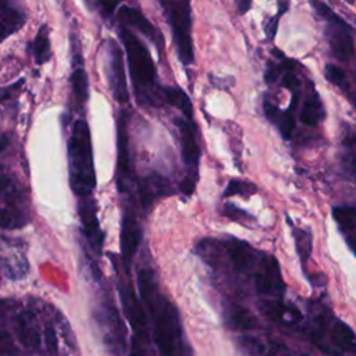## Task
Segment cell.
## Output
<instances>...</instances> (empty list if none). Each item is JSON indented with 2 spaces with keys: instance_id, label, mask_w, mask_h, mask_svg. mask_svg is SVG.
<instances>
[{
  "instance_id": "obj_34",
  "label": "cell",
  "mask_w": 356,
  "mask_h": 356,
  "mask_svg": "<svg viewBox=\"0 0 356 356\" xmlns=\"http://www.w3.org/2000/svg\"><path fill=\"white\" fill-rule=\"evenodd\" d=\"M278 19H280V14L271 17V18L267 21V24H266V26H264V31H266V36H267L268 39H274L275 32H277V28H278Z\"/></svg>"
},
{
  "instance_id": "obj_38",
  "label": "cell",
  "mask_w": 356,
  "mask_h": 356,
  "mask_svg": "<svg viewBox=\"0 0 356 356\" xmlns=\"http://www.w3.org/2000/svg\"><path fill=\"white\" fill-rule=\"evenodd\" d=\"M128 356H146V353L143 352V349H142L140 346H138L136 343H134V346H132V349H131V352H129Z\"/></svg>"
},
{
  "instance_id": "obj_14",
  "label": "cell",
  "mask_w": 356,
  "mask_h": 356,
  "mask_svg": "<svg viewBox=\"0 0 356 356\" xmlns=\"http://www.w3.org/2000/svg\"><path fill=\"white\" fill-rule=\"evenodd\" d=\"M222 316H224V321L225 324L231 328V330H252L257 325V320L256 317L252 314V312L246 307H243L242 305L228 300L224 302V307H222Z\"/></svg>"
},
{
  "instance_id": "obj_13",
  "label": "cell",
  "mask_w": 356,
  "mask_h": 356,
  "mask_svg": "<svg viewBox=\"0 0 356 356\" xmlns=\"http://www.w3.org/2000/svg\"><path fill=\"white\" fill-rule=\"evenodd\" d=\"M225 250L227 254L232 263V267L238 273H246L250 270L253 263L256 261V253L254 249L250 248L249 243L231 238L225 242Z\"/></svg>"
},
{
  "instance_id": "obj_36",
  "label": "cell",
  "mask_w": 356,
  "mask_h": 356,
  "mask_svg": "<svg viewBox=\"0 0 356 356\" xmlns=\"http://www.w3.org/2000/svg\"><path fill=\"white\" fill-rule=\"evenodd\" d=\"M281 70H280V67L277 65V67H274V65H270L268 68H267V71H266V74H264V81L267 82V83H273V82H275L277 81V78H278V72H280Z\"/></svg>"
},
{
  "instance_id": "obj_18",
  "label": "cell",
  "mask_w": 356,
  "mask_h": 356,
  "mask_svg": "<svg viewBox=\"0 0 356 356\" xmlns=\"http://www.w3.org/2000/svg\"><path fill=\"white\" fill-rule=\"evenodd\" d=\"M121 299H122V306L127 313V317H128L131 325L134 327L135 332L139 334L140 338L146 337V318H145V313L140 307V303L134 296V293L128 289L121 291Z\"/></svg>"
},
{
  "instance_id": "obj_9",
  "label": "cell",
  "mask_w": 356,
  "mask_h": 356,
  "mask_svg": "<svg viewBox=\"0 0 356 356\" xmlns=\"http://www.w3.org/2000/svg\"><path fill=\"white\" fill-rule=\"evenodd\" d=\"M298 104V96L296 93L293 92L292 95V100H291V106L285 110V111H281L275 104H273L271 102L268 100H264L263 103V110H264V114L266 117L277 125V128L280 129L281 135L284 139H289L292 132H293V128H295V120H293V110Z\"/></svg>"
},
{
  "instance_id": "obj_1",
  "label": "cell",
  "mask_w": 356,
  "mask_h": 356,
  "mask_svg": "<svg viewBox=\"0 0 356 356\" xmlns=\"http://www.w3.org/2000/svg\"><path fill=\"white\" fill-rule=\"evenodd\" d=\"M120 38L128 57V68L136 100L142 104L156 106L163 90L156 82V67L146 46L127 28H120Z\"/></svg>"
},
{
  "instance_id": "obj_32",
  "label": "cell",
  "mask_w": 356,
  "mask_h": 356,
  "mask_svg": "<svg viewBox=\"0 0 356 356\" xmlns=\"http://www.w3.org/2000/svg\"><path fill=\"white\" fill-rule=\"evenodd\" d=\"M44 339H46V345H47V350L49 353H51L53 356L57 353V337L56 332L51 327H47L46 334H44Z\"/></svg>"
},
{
  "instance_id": "obj_30",
  "label": "cell",
  "mask_w": 356,
  "mask_h": 356,
  "mask_svg": "<svg viewBox=\"0 0 356 356\" xmlns=\"http://www.w3.org/2000/svg\"><path fill=\"white\" fill-rule=\"evenodd\" d=\"M222 213H224L228 218L235 220V221H241V222H243V221L252 218V216H249L248 213H245L243 210H241V209H238V207H235V206H232V204H225Z\"/></svg>"
},
{
  "instance_id": "obj_10",
  "label": "cell",
  "mask_w": 356,
  "mask_h": 356,
  "mask_svg": "<svg viewBox=\"0 0 356 356\" xmlns=\"http://www.w3.org/2000/svg\"><path fill=\"white\" fill-rule=\"evenodd\" d=\"M117 175L118 189L122 191V184L129 175V142L125 114H120L117 122Z\"/></svg>"
},
{
  "instance_id": "obj_21",
  "label": "cell",
  "mask_w": 356,
  "mask_h": 356,
  "mask_svg": "<svg viewBox=\"0 0 356 356\" xmlns=\"http://www.w3.org/2000/svg\"><path fill=\"white\" fill-rule=\"evenodd\" d=\"M330 338L338 350H346V349L353 348V345H355L353 331L349 328V325H346L342 321L334 323V325L331 327Z\"/></svg>"
},
{
  "instance_id": "obj_40",
  "label": "cell",
  "mask_w": 356,
  "mask_h": 356,
  "mask_svg": "<svg viewBox=\"0 0 356 356\" xmlns=\"http://www.w3.org/2000/svg\"><path fill=\"white\" fill-rule=\"evenodd\" d=\"M6 145H7V140H6V138H4V136H0V152H3V150H4Z\"/></svg>"
},
{
  "instance_id": "obj_16",
  "label": "cell",
  "mask_w": 356,
  "mask_h": 356,
  "mask_svg": "<svg viewBox=\"0 0 356 356\" xmlns=\"http://www.w3.org/2000/svg\"><path fill=\"white\" fill-rule=\"evenodd\" d=\"M79 216H81V222H82V229L85 236L92 243V246L100 248L103 243V232L100 229V225L96 217V209L92 200H85L81 203Z\"/></svg>"
},
{
  "instance_id": "obj_6",
  "label": "cell",
  "mask_w": 356,
  "mask_h": 356,
  "mask_svg": "<svg viewBox=\"0 0 356 356\" xmlns=\"http://www.w3.org/2000/svg\"><path fill=\"white\" fill-rule=\"evenodd\" d=\"M108 82L111 86V92L114 99L118 103H127L129 99L128 86H127V75L124 67L122 51L120 46L114 42H108Z\"/></svg>"
},
{
  "instance_id": "obj_35",
  "label": "cell",
  "mask_w": 356,
  "mask_h": 356,
  "mask_svg": "<svg viewBox=\"0 0 356 356\" xmlns=\"http://www.w3.org/2000/svg\"><path fill=\"white\" fill-rule=\"evenodd\" d=\"M193 189H195V179L193 178H184L182 182H181V191L184 195L186 196H191L193 193Z\"/></svg>"
},
{
  "instance_id": "obj_28",
  "label": "cell",
  "mask_w": 356,
  "mask_h": 356,
  "mask_svg": "<svg viewBox=\"0 0 356 356\" xmlns=\"http://www.w3.org/2000/svg\"><path fill=\"white\" fill-rule=\"evenodd\" d=\"M254 192H256V186L252 182L242 181V179H231L224 191V196H234V195L250 196Z\"/></svg>"
},
{
  "instance_id": "obj_19",
  "label": "cell",
  "mask_w": 356,
  "mask_h": 356,
  "mask_svg": "<svg viewBox=\"0 0 356 356\" xmlns=\"http://www.w3.org/2000/svg\"><path fill=\"white\" fill-rule=\"evenodd\" d=\"M299 118H300V122L307 127H314L324 118V107L316 92H313L303 102Z\"/></svg>"
},
{
  "instance_id": "obj_29",
  "label": "cell",
  "mask_w": 356,
  "mask_h": 356,
  "mask_svg": "<svg viewBox=\"0 0 356 356\" xmlns=\"http://www.w3.org/2000/svg\"><path fill=\"white\" fill-rule=\"evenodd\" d=\"M324 74L325 78L335 86H338L342 90H348L349 89V83L346 79L345 72L342 71V68L334 65V64H327L324 68Z\"/></svg>"
},
{
  "instance_id": "obj_24",
  "label": "cell",
  "mask_w": 356,
  "mask_h": 356,
  "mask_svg": "<svg viewBox=\"0 0 356 356\" xmlns=\"http://www.w3.org/2000/svg\"><path fill=\"white\" fill-rule=\"evenodd\" d=\"M332 217L338 227L345 232L356 227V207L353 206H335L332 209Z\"/></svg>"
},
{
  "instance_id": "obj_39",
  "label": "cell",
  "mask_w": 356,
  "mask_h": 356,
  "mask_svg": "<svg viewBox=\"0 0 356 356\" xmlns=\"http://www.w3.org/2000/svg\"><path fill=\"white\" fill-rule=\"evenodd\" d=\"M348 245H349V248L355 252V254H356V234L355 235H350L349 238H348Z\"/></svg>"
},
{
  "instance_id": "obj_37",
  "label": "cell",
  "mask_w": 356,
  "mask_h": 356,
  "mask_svg": "<svg viewBox=\"0 0 356 356\" xmlns=\"http://www.w3.org/2000/svg\"><path fill=\"white\" fill-rule=\"evenodd\" d=\"M235 4H236L238 13L242 15L249 11V8L252 6V0H235Z\"/></svg>"
},
{
  "instance_id": "obj_26",
  "label": "cell",
  "mask_w": 356,
  "mask_h": 356,
  "mask_svg": "<svg viewBox=\"0 0 356 356\" xmlns=\"http://www.w3.org/2000/svg\"><path fill=\"white\" fill-rule=\"evenodd\" d=\"M26 224L25 214L15 209H0V227L7 229L21 228Z\"/></svg>"
},
{
  "instance_id": "obj_5",
  "label": "cell",
  "mask_w": 356,
  "mask_h": 356,
  "mask_svg": "<svg viewBox=\"0 0 356 356\" xmlns=\"http://www.w3.org/2000/svg\"><path fill=\"white\" fill-rule=\"evenodd\" d=\"M253 278L256 291L261 295L280 296L285 289L281 268L274 256H263V260L259 263Z\"/></svg>"
},
{
  "instance_id": "obj_15",
  "label": "cell",
  "mask_w": 356,
  "mask_h": 356,
  "mask_svg": "<svg viewBox=\"0 0 356 356\" xmlns=\"http://www.w3.org/2000/svg\"><path fill=\"white\" fill-rule=\"evenodd\" d=\"M17 337L19 342L26 348H38L40 343L39 324L35 314L29 310H24L17 317Z\"/></svg>"
},
{
  "instance_id": "obj_2",
  "label": "cell",
  "mask_w": 356,
  "mask_h": 356,
  "mask_svg": "<svg viewBox=\"0 0 356 356\" xmlns=\"http://www.w3.org/2000/svg\"><path fill=\"white\" fill-rule=\"evenodd\" d=\"M68 160L72 191L79 196L90 195L96 184V175L90 131L85 120H78L72 125L68 140Z\"/></svg>"
},
{
  "instance_id": "obj_4",
  "label": "cell",
  "mask_w": 356,
  "mask_h": 356,
  "mask_svg": "<svg viewBox=\"0 0 356 356\" xmlns=\"http://www.w3.org/2000/svg\"><path fill=\"white\" fill-rule=\"evenodd\" d=\"M164 7L174 43L178 51V57L182 64L189 65L193 63V42H192V17H191V0H160Z\"/></svg>"
},
{
  "instance_id": "obj_23",
  "label": "cell",
  "mask_w": 356,
  "mask_h": 356,
  "mask_svg": "<svg viewBox=\"0 0 356 356\" xmlns=\"http://www.w3.org/2000/svg\"><path fill=\"white\" fill-rule=\"evenodd\" d=\"M292 234L295 238V245H296L300 263L305 268L312 253V234L303 228H292Z\"/></svg>"
},
{
  "instance_id": "obj_12",
  "label": "cell",
  "mask_w": 356,
  "mask_h": 356,
  "mask_svg": "<svg viewBox=\"0 0 356 356\" xmlns=\"http://www.w3.org/2000/svg\"><path fill=\"white\" fill-rule=\"evenodd\" d=\"M260 310L267 318L284 325L296 324L302 318V313L295 306L288 305L280 299L261 302Z\"/></svg>"
},
{
  "instance_id": "obj_20",
  "label": "cell",
  "mask_w": 356,
  "mask_h": 356,
  "mask_svg": "<svg viewBox=\"0 0 356 356\" xmlns=\"http://www.w3.org/2000/svg\"><path fill=\"white\" fill-rule=\"evenodd\" d=\"M163 97L168 104L181 110L188 120H192V115H193L192 103H191L188 95L182 89L167 86L163 89Z\"/></svg>"
},
{
  "instance_id": "obj_11",
  "label": "cell",
  "mask_w": 356,
  "mask_h": 356,
  "mask_svg": "<svg viewBox=\"0 0 356 356\" xmlns=\"http://www.w3.org/2000/svg\"><path fill=\"white\" fill-rule=\"evenodd\" d=\"M175 125L178 127L179 135H181V147H182L184 161L188 167H191L192 170H196L199 157H200V150H199V145L196 140L195 128H193L191 120H188V118L186 120L177 118Z\"/></svg>"
},
{
  "instance_id": "obj_42",
  "label": "cell",
  "mask_w": 356,
  "mask_h": 356,
  "mask_svg": "<svg viewBox=\"0 0 356 356\" xmlns=\"http://www.w3.org/2000/svg\"><path fill=\"white\" fill-rule=\"evenodd\" d=\"M300 356H307V355H300Z\"/></svg>"
},
{
  "instance_id": "obj_22",
  "label": "cell",
  "mask_w": 356,
  "mask_h": 356,
  "mask_svg": "<svg viewBox=\"0 0 356 356\" xmlns=\"http://www.w3.org/2000/svg\"><path fill=\"white\" fill-rule=\"evenodd\" d=\"M29 50L38 64H44L50 58V40L47 35V28L44 25L39 29L35 40L29 46Z\"/></svg>"
},
{
  "instance_id": "obj_31",
  "label": "cell",
  "mask_w": 356,
  "mask_h": 356,
  "mask_svg": "<svg viewBox=\"0 0 356 356\" xmlns=\"http://www.w3.org/2000/svg\"><path fill=\"white\" fill-rule=\"evenodd\" d=\"M281 85L292 92H295L299 86V79L295 76V74L292 71H286L284 72V76L281 79Z\"/></svg>"
},
{
  "instance_id": "obj_7",
  "label": "cell",
  "mask_w": 356,
  "mask_h": 356,
  "mask_svg": "<svg viewBox=\"0 0 356 356\" xmlns=\"http://www.w3.org/2000/svg\"><path fill=\"white\" fill-rule=\"evenodd\" d=\"M328 43L332 54L341 61H348L355 54V42L343 19L328 22Z\"/></svg>"
},
{
  "instance_id": "obj_33",
  "label": "cell",
  "mask_w": 356,
  "mask_h": 356,
  "mask_svg": "<svg viewBox=\"0 0 356 356\" xmlns=\"http://www.w3.org/2000/svg\"><path fill=\"white\" fill-rule=\"evenodd\" d=\"M120 1L121 0H97V3L100 6V10H102V14L104 17H110L115 11Z\"/></svg>"
},
{
  "instance_id": "obj_27",
  "label": "cell",
  "mask_w": 356,
  "mask_h": 356,
  "mask_svg": "<svg viewBox=\"0 0 356 356\" xmlns=\"http://www.w3.org/2000/svg\"><path fill=\"white\" fill-rule=\"evenodd\" d=\"M21 17L15 10H7L0 13V42L4 40L14 29H17L21 24Z\"/></svg>"
},
{
  "instance_id": "obj_41",
  "label": "cell",
  "mask_w": 356,
  "mask_h": 356,
  "mask_svg": "<svg viewBox=\"0 0 356 356\" xmlns=\"http://www.w3.org/2000/svg\"><path fill=\"white\" fill-rule=\"evenodd\" d=\"M7 10V0H0V11Z\"/></svg>"
},
{
  "instance_id": "obj_25",
  "label": "cell",
  "mask_w": 356,
  "mask_h": 356,
  "mask_svg": "<svg viewBox=\"0 0 356 356\" xmlns=\"http://www.w3.org/2000/svg\"><path fill=\"white\" fill-rule=\"evenodd\" d=\"M71 85H72V92L78 99V102L81 103L86 102L88 92H89V81L83 68L74 70V72L71 74Z\"/></svg>"
},
{
  "instance_id": "obj_17",
  "label": "cell",
  "mask_w": 356,
  "mask_h": 356,
  "mask_svg": "<svg viewBox=\"0 0 356 356\" xmlns=\"http://www.w3.org/2000/svg\"><path fill=\"white\" fill-rule=\"evenodd\" d=\"M118 19L142 32L147 39L157 43V46H160V42H163L159 38L156 28L147 21V18L139 10L132 7H121L118 11Z\"/></svg>"
},
{
  "instance_id": "obj_8",
  "label": "cell",
  "mask_w": 356,
  "mask_h": 356,
  "mask_svg": "<svg viewBox=\"0 0 356 356\" xmlns=\"http://www.w3.org/2000/svg\"><path fill=\"white\" fill-rule=\"evenodd\" d=\"M140 243V229L139 224L132 211H127L122 224H121V235H120V246L121 254L125 263H131L135 256L138 246Z\"/></svg>"
},
{
  "instance_id": "obj_3",
  "label": "cell",
  "mask_w": 356,
  "mask_h": 356,
  "mask_svg": "<svg viewBox=\"0 0 356 356\" xmlns=\"http://www.w3.org/2000/svg\"><path fill=\"white\" fill-rule=\"evenodd\" d=\"M153 313V337L163 356H175L181 345V323L177 307L164 296H159L149 305Z\"/></svg>"
}]
</instances>
